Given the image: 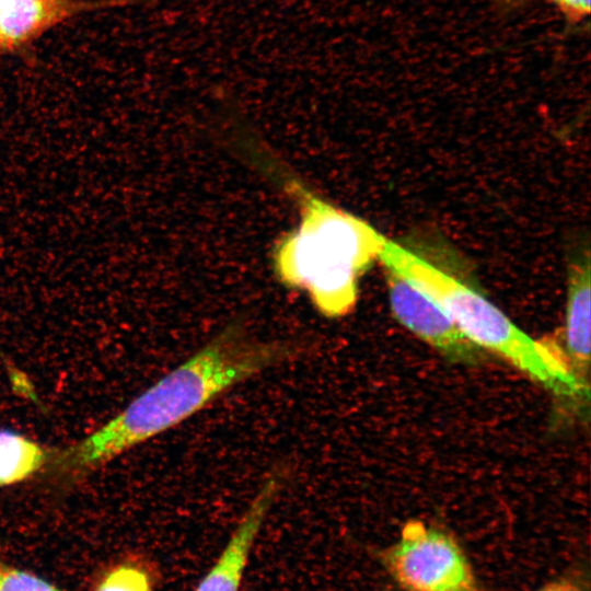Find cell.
I'll return each mask as SVG.
<instances>
[{"label":"cell","mask_w":591,"mask_h":591,"mask_svg":"<svg viewBox=\"0 0 591 591\" xmlns=\"http://www.w3.org/2000/svg\"><path fill=\"white\" fill-rule=\"evenodd\" d=\"M311 351L301 340H259L230 324L84 439L54 450L45 470L74 479L187 420L235 385Z\"/></svg>","instance_id":"6da1fadb"},{"label":"cell","mask_w":591,"mask_h":591,"mask_svg":"<svg viewBox=\"0 0 591 591\" xmlns=\"http://www.w3.org/2000/svg\"><path fill=\"white\" fill-rule=\"evenodd\" d=\"M287 482L285 468L265 477L219 558L195 591H239L254 541Z\"/></svg>","instance_id":"52a82bcc"},{"label":"cell","mask_w":591,"mask_h":591,"mask_svg":"<svg viewBox=\"0 0 591 591\" xmlns=\"http://www.w3.org/2000/svg\"><path fill=\"white\" fill-rule=\"evenodd\" d=\"M132 0H0V60L21 56L45 34Z\"/></svg>","instance_id":"5b68a950"},{"label":"cell","mask_w":591,"mask_h":591,"mask_svg":"<svg viewBox=\"0 0 591 591\" xmlns=\"http://www.w3.org/2000/svg\"><path fill=\"white\" fill-rule=\"evenodd\" d=\"M53 449L11 430H0V487L22 483L45 470Z\"/></svg>","instance_id":"9c48e42d"},{"label":"cell","mask_w":591,"mask_h":591,"mask_svg":"<svg viewBox=\"0 0 591 591\" xmlns=\"http://www.w3.org/2000/svg\"><path fill=\"white\" fill-rule=\"evenodd\" d=\"M95 591H151V584L143 570L125 565L109 571Z\"/></svg>","instance_id":"30bf717a"},{"label":"cell","mask_w":591,"mask_h":591,"mask_svg":"<svg viewBox=\"0 0 591 591\" xmlns=\"http://www.w3.org/2000/svg\"><path fill=\"white\" fill-rule=\"evenodd\" d=\"M381 559L405 591H479L471 561L457 541L418 520L403 526Z\"/></svg>","instance_id":"277c9868"},{"label":"cell","mask_w":591,"mask_h":591,"mask_svg":"<svg viewBox=\"0 0 591 591\" xmlns=\"http://www.w3.org/2000/svg\"><path fill=\"white\" fill-rule=\"evenodd\" d=\"M501 11H511L536 0H489ZM554 4L569 21L579 22L590 13V0H544Z\"/></svg>","instance_id":"7c38bea8"},{"label":"cell","mask_w":591,"mask_h":591,"mask_svg":"<svg viewBox=\"0 0 591 591\" xmlns=\"http://www.w3.org/2000/svg\"><path fill=\"white\" fill-rule=\"evenodd\" d=\"M534 591H588L580 576L573 573L556 578Z\"/></svg>","instance_id":"4fadbf2b"},{"label":"cell","mask_w":591,"mask_h":591,"mask_svg":"<svg viewBox=\"0 0 591 591\" xmlns=\"http://www.w3.org/2000/svg\"><path fill=\"white\" fill-rule=\"evenodd\" d=\"M268 166L300 207L298 227L282 236L273 253L279 281L303 291L327 318L351 313L358 300L359 277L379 259L386 237L364 220L347 212L302 184L279 165Z\"/></svg>","instance_id":"7a4b0ae2"},{"label":"cell","mask_w":591,"mask_h":591,"mask_svg":"<svg viewBox=\"0 0 591 591\" xmlns=\"http://www.w3.org/2000/svg\"><path fill=\"white\" fill-rule=\"evenodd\" d=\"M379 259L432 299L479 349L498 355L558 396L588 398L587 383L554 343L529 336L475 289L387 239Z\"/></svg>","instance_id":"3957f363"},{"label":"cell","mask_w":591,"mask_h":591,"mask_svg":"<svg viewBox=\"0 0 591 591\" xmlns=\"http://www.w3.org/2000/svg\"><path fill=\"white\" fill-rule=\"evenodd\" d=\"M0 591H63L26 570L0 563Z\"/></svg>","instance_id":"8fae6325"},{"label":"cell","mask_w":591,"mask_h":591,"mask_svg":"<svg viewBox=\"0 0 591 591\" xmlns=\"http://www.w3.org/2000/svg\"><path fill=\"white\" fill-rule=\"evenodd\" d=\"M386 282L392 313L405 328L452 360L473 362L478 359L479 348L432 299L387 269Z\"/></svg>","instance_id":"8992f818"},{"label":"cell","mask_w":591,"mask_h":591,"mask_svg":"<svg viewBox=\"0 0 591 591\" xmlns=\"http://www.w3.org/2000/svg\"><path fill=\"white\" fill-rule=\"evenodd\" d=\"M590 257L573 259L568 270L565 311V357L572 372L583 380L590 366Z\"/></svg>","instance_id":"ba28073f"}]
</instances>
